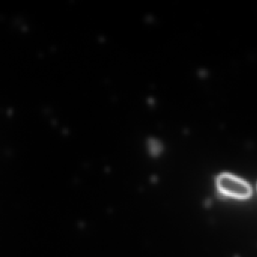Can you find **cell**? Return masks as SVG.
Listing matches in <instances>:
<instances>
[{
  "mask_svg": "<svg viewBox=\"0 0 257 257\" xmlns=\"http://www.w3.org/2000/svg\"><path fill=\"white\" fill-rule=\"evenodd\" d=\"M216 186L222 195L237 199H246L252 193V189L246 182L231 174L219 175L216 180Z\"/></svg>",
  "mask_w": 257,
  "mask_h": 257,
  "instance_id": "1",
  "label": "cell"
},
{
  "mask_svg": "<svg viewBox=\"0 0 257 257\" xmlns=\"http://www.w3.org/2000/svg\"><path fill=\"white\" fill-rule=\"evenodd\" d=\"M149 147H150V152H151L152 154L158 155L159 154V152H160L161 147L157 141H151Z\"/></svg>",
  "mask_w": 257,
  "mask_h": 257,
  "instance_id": "2",
  "label": "cell"
}]
</instances>
